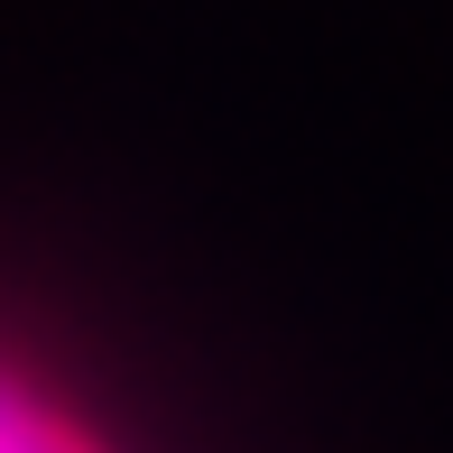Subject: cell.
<instances>
[{
  "label": "cell",
  "mask_w": 453,
  "mask_h": 453,
  "mask_svg": "<svg viewBox=\"0 0 453 453\" xmlns=\"http://www.w3.org/2000/svg\"><path fill=\"white\" fill-rule=\"evenodd\" d=\"M0 453H111V444H102L19 352H0Z\"/></svg>",
  "instance_id": "obj_1"
}]
</instances>
